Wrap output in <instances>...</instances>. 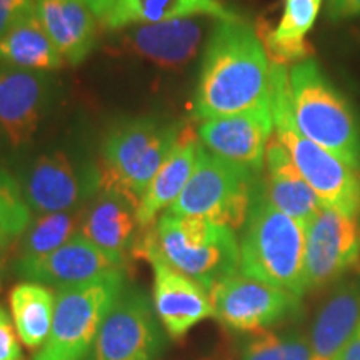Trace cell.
Returning <instances> with one entry per match:
<instances>
[{"instance_id":"27","label":"cell","mask_w":360,"mask_h":360,"mask_svg":"<svg viewBox=\"0 0 360 360\" xmlns=\"http://www.w3.org/2000/svg\"><path fill=\"white\" fill-rule=\"evenodd\" d=\"M82 214L84 209L39 215L19 237L17 259L44 257L67 244L79 233Z\"/></svg>"},{"instance_id":"21","label":"cell","mask_w":360,"mask_h":360,"mask_svg":"<svg viewBox=\"0 0 360 360\" xmlns=\"http://www.w3.org/2000/svg\"><path fill=\"white\" fill-rule=\"evenodd\" d=\"M199 147V135H195L188 125H182L177 142L174 143L172 150L152 179L139 204L137 220L141 231L152 227L157 222V215L162 210H167L186 188L195 167Z\"/></svg>"},{"instance_id":"26","label":"cell","mask_w":360,"mask_h":360,"mask_svg":"<svg viewBox=\"0 0 360 360\" xmlns=\"http://www.w3.org/2000/svg\"><path fill=\"white\" fill-rule=\"evenodd\" d=\"M0 65L51 72L64 65V58L49 39L37 13L0 39Z\"/></svg>"},{"instance_id":"20","label":"cell","mask_w":360,"mask_h":360,"mask_svg":"<svg viewBox=\"0 0 360 360\" xmlns=\"http://www.w3.org/2000/svg\"><path fill=\"white\" fill-rule=\"evenodd\" d=\"M262 187L265 197L304 229L322 209L317 193L297 170L289 152L277 137L270 139L265 152Z\"/></svg>"},{"instance_id":"30","label":"cell","mask_w":360,"mask_h":360,"mask_svg":"<svg viewBox=\"0 0 360 360\" xmlns=\"http://www.w3.org/2000/svg\"><path fill=\"white\" fill-rule=\"evenodd\" d=\"M35 13V0H0V39Z\"/></svg>"},{"instance_id":"23","label":"cell","mask_w":360,"mask_h":360,"mask_svg":"<svg viewBox=\"0 0 360 360\" xmlns=\"http://www.w3.org/2000/svg\"><path fill=\"white\" fill-rule=\"evenodd\" d=\"M360 323V281L342 283L315 317L310 330L312 360H337Z\"/></svg>"},{"instance_id":"2","label":"cell","mask_w":360,"mask_h":360,"mask_svg":"<svg viewBox=\"0 0 360 360\" xmlns=\"http://www.w3.org/2000/svg\"><path fill=\"white\" fill-rule=\"evenodd\" d=\"M240 274L297 297L305 294V229L255 188L242 227Z\"/></svg>"},{"instance_id":"13","label":"cell","mask_w":360,"mask_h":360,"mask_svg":"<svg viewBox=\"0 0 360 360\" xmlns=\"http://www.w3.org/2000/svg\"><path fill=\"white\" fill-rule=\"evenodd\" d=\"M359 257L357 220L322 207L305 227V292L337 281L359 262Z\"/></svg>"},{"instance_id":"25","label":"cell","mask_w":360,"mask_h":360,"mask_svg":"<svg viewBox=\"0 0 360 360\" xmlns=\"http://www.w3.org/2000/svg\"><path fill=\"white\" fill-rule=\"evenodd\" d=\"M11 315L17 335L30 350H39L51 334L56 294L37 282H20L8 295Z\"/></svg>"},{"instance_id":"28","label":"cell","mask_w":360,"mask_h":360,"mask_svg":"<svg viewBox=\"0 0 360 360\" xmlns=\"http://www.w3.org/2000/svg\"><path fill=\"white\" fill-rule=\"evenodd\" d=\"M32 222V210L13 175L0 169V238L15 240Z\"/></svg>"},{"instance_id":"33","label":"cell","mask_w":360,"mask_h":360,"mask_svg":"<svg viewBox=\"0 0 360 360\" xmlns=\"http://www.w3.org/2000/svg\"><path fill=\"white\" fill-rule=\"evenodd\" d=\"M337 360H360V323L355 328L354 335L350 337V340L345 344V347L342 349Z\"/></svg>"},{"instance_id":"16","label":"cell","mask_w":360,"mask_h":360,"mask_svg":"<svg viewBox=\"0 0 360 360\" xmlns=\"http://www.w3.org/2000/svg\"><path fill=\"white\" fill-rule=\"evenodd\" d=\"M272 130V109L262 107L204 120L197 135L202 146L214 155L262 175Z\"/></svg>"},{"instance_id":"15","label":"cell","mask_w":360,"mask_h":360,"mask_svg":"<svg viewBox=\"0 0 360 360\" xmlns=\"http://www.w3.org/2000/svg\"><path fill=\"white\" fill-rule=\"evenodd\" d=\"M125 262L112 257L77 233L67 244L44 257L15 259L13 272L27 282L56 287L57 290L96 281L125 269Z\"/></svg>"},{"instance_id":"6","label":"cell","mask_w":360,"mask_h":360,"mask_svg":"<svg viewBox=\"0 0 360 360\" xmlns=\"http://www.w3.org/2000/svg\"><path fill=\"white\" fill-rule=\"evenodd\" d=\"M152 233L162 259L209 292L240 267L236 231L225 225L164 212Z\"/></svg>"},{"instance_id":"7","label":"cell","mask_w":360,"mask_h":360,"mask_svg":"<svg viewBox=\"0 0 360 360\" xmlns=\"http://www.w3.org/2000/svg\"><path fill=\"white\" fill-rule=\"evenodd\" d=\"M262 175L220 159L200 142L191 179L165 212L209 220L238 231L244 227L252 197Z\"/></svg>"},{"instance_id":"12","label":"cell","mask_w":360,"mask_h":360,"mask_svg":"<svg viewBox=\"0 0 360 360\" xmlns=\"http://www.w3.org/2000/svg\"><path fill=\"white\" fill-rule=\"evenodd\" d=\"M210 299L214 317L236 332H264L300 309V297L238 272L219 282Z\"/></svg>"},{"instance_id":"18","label":"cell","mask_w":360,"mask_h":360,"mask_svg":"<svg viewBox=\"0 0 360 360\" xmlns=\"http://www.w3.org/2000/svg\"><path fill=\"white\" fill-rule=\"evenodd\" d=\"M139 202L112 188H101L85 205L79 233L98 249L127 264L141 225L137 220Z\"/></svg>"},{"instance_id":"14","label":"cell","mask_w":360,"mask_h":360,"mask_svg":"<svg viewBox=\"0 0 360 360\" xmlns=\"http://www.w3.org/2000/svg\"><path fill=\"white\" fill-rule=\"evenodd\" d=\"M217 19L210 17H191L160 24H141L125 27L117 35L119 49L164 67L182 69L191 64L199 52L210 25Z\"/></svg>"},{"instance_id":"1","label":"cell","mask_w":360,"mask_h":360,"mask_svg":"<svg viewBox=\"0 0 360 360\" xmlns=\"http://www.w3.org/2000/svg\"><path fill=\"white\" fill-rule=\"evenodd\" d=\"M270 107V60L254 27L217 20L207 39L192 101L195 120Z\"/></svg>"},{"instance_id":"10","label":"cell","mask_w":360,"mask_h":360,"mask_svg":"<svg viewBox=\"0 0 360 360\" xmlns=\"http://www.w3.org/2000/svg\"><path fill=\"white\" fill-rule=\"evenodd\" d=\"M165 335L148 295L127 282L103 319L85 360H159Z\"/></svg>"},{"instance_id":"22","label":"cell","mask_w":360,"mask_h":360,"mask_svg":"<svg viewBox=\"0 0 360 360\" xmlns=\"http://www.w3.org/2000/svg\"><path fill=\"white\" fill-rule=\"evenodd\" d=\"M191 17L217 20H238L240 15L220 0H117L101 19L103 29L122 30L130 25L160 24Z\"/></svg>"},{"instance_id":"4","label":"cell","mask_w":360,"mask_h":360,"mask_svg":"<svg viewBox=\"0 0 360 360\" xmlns=\"http://www.w3.org/2000/svg\"><path fill=\"white\" fill-rule=\"evenodd\" d=\"M292 107L300 132L328 154L360 172V117L314 60L289 70Z\"/></svg>"},{"instance_id":"29","label":"cell","mask_w":360,"mask_h":360,"mask_svg":"<svg viewBox=\"0 0 360 360\" xmlns=\"http://www.w3.org/2000/svg\"><path fill=\"white\" fill-rule=\"evenodd\" d=\"M240 360H312V350L304 335L264 330L245 345Z\"/></svg>"},{"instance_id":"3","label":"cell","mask_w":360,"mask_h":360,"mask_svg":"<svg viewBox=\"0 0 360 360\" xmlns=\"http://www.w3.org/2000/svg\"><path fill=\"white\" fill-rule=\"evenodd\" d=\"M270 109L276 137L287 148L297 170L317 193L322 207L357 217L360 212V172L300 132L292 107L289 70L285 65L270 64Z\"/></svg>"},{"instance_id":"34","label":"cell","mask_w":360,"mask_h":360,"mask_svg":"<svg viewBox=\"0 0 360 360\" xmlns=\"http://www.w3.org/2000/svg\"><path fill=\"white\" fill-rule=\"evenodd\" d=\"M77 2L84 4L85 7H89L90 11L96 13L98 22H101L102 17L105 15V13L109 12L112 7H114V4L117 2V0H77Z\"/></svg>"},{"instance_id":"32","label":"cell","mask_w":360,"mask_h":360,"mask_svg":"<svg viewBox=\"0 0 360 360\" xmlns=\"http://www.w3.org/2000/svg\"><path fill=\"white\" fill-rule=\"evenodd\" d=\"M326 15L330 22H344L360 17V0H328Z\"/></svg>"},{"instance_id":"5","label":"cell","mask_w":360,"mask_h":360,"mask_svg":"<svg viewBox=\"0 0 360 360\" xmlns=\"http://www.w3.org/2000/svg\"><path fill=\"white\" fill-rule=\"evenodd\" d=\"M182 124L159 117H129L107 130L101 148V188L141 199L177 142Z\"/></svg>"},{"instance_id":"31","label":"cell","mask_w":360,"mask_h":360,"mask_svg":"<svg viewBox=\"0 0 360 360\" xmlns=\"http://www.w3.org/2000/svg\"><path fill=\"white\" fill-rule=\"evenodd\" d=\"M20 339L13 326L12 315L0 305V360H22Z\"/></svg>"},{"instance_id":"35","label":"cell","mask_w":360,"mask_h":360,"mask_svg":"<svg viewBox=\"0 0 360 360\" xmlns=\"http://www.w3.org/2000/svg\"><path fill=\"white\" fill-rule=\"evenodd\" d=\"M8 245H11V242L2 240V238H0V274H2L4 265H6V257H7Z\"/></svg>"},{"instance_id":"24","label":"cell","mask_w":360,"mask_h":360,"mask_svg":"<svg viewBox=\"0 0 360 360\" xmlns=\"http://www.w3.org/2000/svg\"><path fill=\"white\" fill-rule=\"evenodd\" d=\"M321 7L322 0H285L278 25L259 35L270 64H299L310 58L312 47L305 35L317 20Z\"/></svg>"},{"instance_id":"11","label":"cell","mask_w":360,"mask_h":360,"mask_svg":"<svg viewBox=\"0 0 360 360\" xmlns=\"http://www.w3.org/2000/svg\"><path fill=\"white\" fill-rule=\"evenodd\" d=\"M132 254L146 259L154 270V310L165 334L184 339L193 327L214 317L210 292L199 282L184 276L162 259L154 242L152 227L141 232Z\"/></svg>"},{"instance_id":"17","label":"cell","mask_w":360,"mask_h":360,"mask_svg":"<svg viewBox=\"0 0 360 360\" xmlns=\"http://www.w3.org/2000/svg\"><path fill=\"white\" fill-rule=\"evenodd\" d=\"M51 97L47 72L0 65V130L12 146L29 142L37 132Z\"/></svg>"},{"instance_id":"9","label":"cell","mask_w":360,"mask_h":360,"mask_svg":"<svg viewBox=\"0 0 360 360\" xmlns=\"http://www.w3.org/2000/svg\"><path fill=\"white\" fill-rule=\"evenodd\" d=\"M30 210L37 215L85 209L101 191V169L64 150L30 162L19 180Z\"/></svg>"},{"instance_id":"19","label":"cell","mask_w":360,"mask_h":360,"mask_svg":"<svg viewBox=\"0 0 360 360\" xmlns=\"http://www.w3.org/2000/svg\"><path fill=\"white\" fill-rule=\"evenodd\" d=\"M35 12L67 64H82L96 49L98 19L84 4L77 0H35Z\"/></svg>"},{"instance_id":"8","label":"cell","mask_w":360,"mask_h":360,"mask_svg":"<svg viewBox=\"0 0 360 360\" xmlns=\"http://www.w3.org/2000/svg\"><path fill=\"white\" fill-rule=\"evenodd\" d=\"M127 285L125 269L57 290L51 334L32 360H85L103 319Z\"/></svg>"}]
</instances>
